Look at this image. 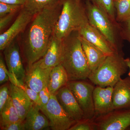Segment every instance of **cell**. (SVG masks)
<instances>
[{
	"label": "cell",
	"instance_id": "1",
	"mask_svg": "<svg viewBox=\"0 0 130 130\" xmlns=\"http://www.w3.org/2000/svg\"><path fill=\"white\" fill-rule=\"evenodd\" d=\"M63 1L47 6L34 15L20 34L19 42L26 71L46 53L61 12Z\"/></svg>",
	"mask_w": 130,
	"mask_h": 130
},
{
	"label": "cell",
	"instance_id": "2",
	"mask_svg": "<svg viewBox=\"0 0 130 130\" xmlns=\"http://www.w3.org/2000/svg\"><path fill=\"white\" fill-rule=\"evenodd\" d=\"M61 64L66 71L69 81L86 80L91 71L85 54L78 31L63 40Z\"/></svg>",
	"mask_w": 130,
	"mask_h": 130
},
{
	"label": "cell",
	"instance_id": "3",
	"mask_svg": "<svg viewBox=\"0 0 130 130\" xmlns=\"http://www.w3.org/2000/svg\"><path fill=\"white\" fill-rule=\"evenodd\" d=\"M85 7L76 0H63L60 15L53 35L63 40L72 32L78 31L88 23Z\"/></svg>",
	"mask_w": 130,
	"mask_h": 130
},
{
	"label": "cell",
	"instance_id": "4",
	"mask_svg": "<svg viewBox=\"0 0 130 130\" xmlns=\"http://www.w3.org/2000/svg\"><path fill=\"white\" fill-rule=\"evenodd\" d=\"M125 59L122 52L108 55L101 64L91 72L88 79L95 86L114 87L128 71Z\"/></svg>",
	"mask_w": 130,
	"mask_h": 130
},
{
	"label": "cell",
	"instance_id": "5",
	"mask_svg": "<svg viewBox=\"0 0 130 130\" xmlns=\"http://www.w3.org/2000/svg\"><path fill=\"white\" fill-rule=\"evenodd\" d=\"M85 7L91 25L106 38L116 52H122L117 42L118 24L113 22L106 12L88 0H86Z\"/></svg>",
	"mask_w": 130,
	"mask_h": 130
},
{
	"label": "cell",
	"instance_id": "6",
	"mask_svg": "<svg viewBox=\"0 0 130 130\" xmlns=\"http://www.w3.org/2000/svg\"><path fill=\"white\" fill-rule=\"evenodd\" d=\"M67 86L72 92L83 110L84 118L93 119L95 117L93 92L95 85L85 80L70 81Z\"/></svg>",
	"mask_w": 130,
	"mask_h": 130
},
{
	"label": "cell",
	"instance_id": "7",
	"mask_svg": "<svg viewBox=\"0 0 130 130\" xmlns=\"http://www.w3.org/2000/svg\"><path fill=\"white\" fill-rule=\"evenodd\" d=\"M48 119L53 130H69L76 123L62 108L55 95L51 94L46 105L40 108Z\"/></svg>",
	"mask_w": 130,
	"mask_h": 130
},
{
	"label": "cell",
	"instance_id": "8",
	"mask_svg": "<svg viewBox=\"0 0 130 130\" xmlns=\"http://www.w3.org/2000/svg\"><path fill=\"white\" fill-rule=\"evenodd\" d=\"M94 130H127L130 126V108L113 109L93 119Z\"/></svg>",
	"mask_w": 130,
	"mask_h": 130
},
{
	"label": "cell",
	"instance_id": "9",
	"mask_svg": "<svg viewBox=\"0 0 130 130\" xmlns=\"http://www.w3.org/2000/svg\"><path fill=\"white\" fill-rule=\"evenodd\" d=\"M3 51L9 73L20 82L25 83L26 71L24 66L19 42L15 39Z\"/></svg>",
	"mask_w": 130,
	"mask_h": 130
},
{
	"label": "cell",
	"instance_id": "10",
	"mask_svg": "<svg viewBox=\"0 0 130 130\" xmlns=\"http://www.w3.org/2000/svg\"><path fill=\"white\" fill-rule=\"evenodd\" d=\"M32 15L23 7L15 21L6 30L0 35V50L3 51L23 32L33 18Z\"/></svg>",
	"mask_w": 130,
	"mask_h": 130
},
{
	"label": "cell",
	"instance_id": "11",
	"mask_svg": "<svg viewBox=\"0 0 130 130\" xmlns=\"http://www.w3.org/2000/svg\"><path fill=\"white\" fill-rule=\"evenodd\" d=\"M55 95L62 108L72 119L77 122L84 118L83 110L67 85L60 89Z\"/></svg>",
	"mask_w": 130,
	"mask_h": 130
},
{
	"label": "cell",
	"instance_id": "12",
	"mask_svg": "<svg viewBox=\"0 0 130 130\" xmlns=\"http://www.w3.org/2000/svg\"><path fill=\"white\" fill-rule=\"evenodd\" d=\"M52 68H42L38 61L26 70L25 84L32 90L39 93L44 87L47 86Z\"/></svg>",
	"mask_w": 130,
	"mask_h": 130
},
{
	"label": "cell",
	"instance_id": "13",
	"mask_svg": "<svg viewBox=\"0 0 130 130\" xmlns=\"http://www.w3.org/2000/svg\"><path fill=\"white\" fill-rule=\"evenodd\" d=\"M113 86H95L93 92L94 118L113 110Z\"/></svg>",
	"mask_w": 130,
	"mask_h": 130
},
{
	"label": "cell",
	"instance_id": "14",
	"mask_svg": "<svg viewBox=\"0 0 130 130\" xmlns=\"http://www.w3.org/2000/svg\"><path fill=\"white\" fill-rule=\"evenodd\" d=\"M81 36L107 55L116 52L108 41L96 29L88 23L78 31Z\"/></svg>",
	"mask_w": 130,
	"mask_h": 130
},
{
	"label": "cell",
	"instance_id": "15",
	"mask_svg": "<svg viewBox=\"0 0 130 130\" xmlns=\"http://www.w3.org/2000/svg\"><path fill=\"white\" fill-rule=\"evenodd\" d=\"M112 109L130 108V77L121 78L114 86Z\"/></svg>",
	"mask_w": 130,
	"mask_h": 130
},
{
	"label": "cell",
	"instance_id": "16",
	"mask_svg": "<svg viewBox=\"0 0 130 130\" xmlns=\"http://www.w3.org/2000/svg\"><path fill=\"white\" fill-rule=\"evenodd\" d=\"M62 49L63 40L57 38L53 35L46 53L38 60L40 67L43 68H53L60 64Z\"/></svg>",
	"mask_w": 130,
	"mask_h": 130
},
{
	"label": "cell",
	"instance_id": "17",
	"mask_svg": "<svg viewBox=\"0 0 130 130\" xmlns=\"http://www.w3.org/2000/svg\"><path fill=\"white\" fill-rule=\"evenodd\" d=\"M9 95L21 120H23L32 106V102L23 90L10 82Z\"/></svg>",
	"mask_w": 130,
	"mask_h": 130
},
{
	"label": "cell",
	"instance_id": "18",
	"mask_svg": "<svg viewBox=\"0 0 130 130\" xmlns=\"http://www.w3.org/2000/svg\"><path fill=\"white\" fill-rule=\"evenodd\" d=\"M34 102L23 120L25 130H42L50 127L48 119Z\"/></svg>",
	"mask_w": 130,
	"mask_h": 130
},
{
	"label": "cell",
	"instance_id": "19",
	"mask_svg": "<svg viewBox=\"0 0 130 130\" xmlns=\"http://www.w3.org/2000/svg\"><path fill=\"white\" fill-rule=\"evenodd\" d=\"M79 36L82 47L91 72L101 64L108 55L80 35Z\"/></svg>",
	"mask_w": 130,
	"mask_h": 130
},
{
	"label": "cell",
	"instance_id": "20",
	"mask_svg": "<svg viewBox=\"0 0 130 130\" xmlns=\"http://www.w3.org/2000/svg\"><path fill=\"white\" fill-rule=\"evenodd\" d=\"M68 75L61 64L53 67L49 75L47 87L51 94L55 95L60 89L67 85Z\"/></svg>",
	"mask_w": 130,
	"mask_h": 130
},
{
	"label": "cell",
	"instance_id": "21",
	"mask_svg": "<svg viewBox=\"0 0 130 130\" xmlns=\"http://www.w3.org/2000/svg\"><path fill=\"white\" fill-rule=\"evenodd\" d=\"M0 114L1 126L22 120L13 106L10 96L5 106L0 111Z\"/></svg>",
	"mask_w": 130,
	"mask_h": 130
},
{
	"label": "cell",
	"instance_id": "22",
	"mask_svg": "<svg viewBox=\"0 0 130 130\" xmlns=\"http://www.w3.org/2000/svg\"><path fill=\"white\" fill-rule=\"evenodd\" d=\"M116 20L123 23L130 18V0H115Z\"/></svg>",
	"mask_w": 130,
	"mask_h": 130
},
{
	"label": "cell",
	"instance_id": "23",
	"mask_svg": "<svg viewBox=\"0 0 130 130\" xmlns=\"http://www.w3.org/2000/svg\"><path fill=\"white\" fill-rule=\"evenodd\" d=\"M61 0H26L23 8L32 15H35L49 5Z\"/></svg>",
	"mask_w": 130,
	"mask_h": 130
},
{
	"label": "cell",
	"instance_id": "24",
	"mask_svg": "<svg viewBox=\"0 0 130 130\" xmlns=\"http://www.w3.org/2000/svg\"><path fill=\"white\" fill-rule=\"evenodd\" d=\"M91 3L106 12L112 20L118 24L116 20L115 0H88Z\"/></svg>",
	"mask_w": 130,
	"mask_h": 130
},
{
	"label": "cell",
	"instance_id": "25",
	"mask_svg": "<svg viewBox=\"0 0 130 130\" xmlns=\"http://www.w3.org/2000/svg\"><path fill=\"white\" fill-rule=\"evenodd\" d=\"M9 81L12 83L14 84L15 85L23 90L26 94L28 95L29 97L30 98L32 102L38 105L40 108L41 106V101L38 93L32 90L30 88L28 87L25 83H23L19 81L15 78L12 76L10 73L9 74Z\"/></svg>",
	"mask_w": 130,
	"mask_h": 130
},
{
	"label": "cell",
	"instance_id": "26",
	"mask_svg": "<svg viewBox=\"0 0 130 130\" xmlns=\"http://www.w3.org/2000/svg\"><path fill=\"white\" fill-rule=\"evenodd\" d=\"M24 6L0 2V17L16 13L23 7Z\"/></svg>",
	"mask_w": 130,
	"mask_h": 130
},
{
	"label": "cell",
	"instance_id": "27",
	"mask_svg": "<svg viewBox=\"0 0 130 130\" xmlns=\"http://www.w3.org/2000/svg\"><path fill=\"white\" fill-rule=\"evenodd\" d=\"M69 130H94L93 119H82L76 122Z\"/></svg>",
	"mask_w": 130,
	"mask_h": 130
},
{
	"label": "cell",
	"instance_id": "28",
	"mask_svg": "<svg viewBox=\"0 0 130 130\" xmlns=\"http://www.w3.org/2000/svg\"><path fill=\"white\" fill-rule=\"evenodd\" d=\"M9 72L6 66L5 60L1 55L0 56V84L1 85L9 81Z\"/></svg>",
	"mask_w": 130,
	"mask_h": 130
},
{
	"label": "cell",
	"instance_id": "29",
	"mask_svg": "<svg viewBox=\"0 0 130 130\" xmlns=\"http://www.w3.org/2000/svg\"><path fill=\"white\" fill-rule=\"evenodd\" d=\"M10 96L9 85H4L0 88V111L5 106Z\"/></svg>",
	"mask_w": 130,
	"mask_h": 130
},
{
	"label": "cell",
	"instance_id": "30",
	"mask_svg": "<svg viewBox=\"0 0 130 130\" xmlns=\"http://www.w3.org/2000/svg\"><path fill=\"white\" fill-rule=\"evenodd\" d=\"M121 24L120 26L121 37L130 43V18Z\"/></svg>",
	"mask_w": 130,
	"mask_h": 130
},
{
	"label": "cell",
	"instance_id": "31",
	"mask_svg": "<svg viewBox=\"0 0 130 130\" xmlns=\"http://www.w3.org/2000/svg\"><path fill=\"white\" fill-rule=\"evenodd\" d=\"M38 94L41 104V107L44 106L48 102L51 95L49 90L47 86L44 87L42 90L40 91Z\"/></svg>",
	"mask_w": 130,
	"mask_h": 130
},
{
	"label": "cell",
	"instance_id": "32",
	"mask_svg": "<svg viewBox=\"0 0 130 130\" xmlns=\"http://www.w3.org/2000/svg\"><path fill=\"white\" fill-rule=\"evenodd\" d=\"M2 130H25L23 121L10 123L1 126Z\"/></svg>",
	"mask_w": 130,
	"mask_h": 130
},
{
	"label": "cell",
	"instance_id": "33",
	"mask_svg": "<svg viewBox=\"0 0 130 130\" xmlns=\"http://www.w3.org/2000/svg\"><path fill=\"white\" fill-rule=\"evenodd\" d=\"M10 13L5 16L0 17V31H2L8 25L11 21L15 13Z\"/></svg>",
	"mask_w": 130,
	"mask_h": 130
},
{
	"label": "cell",
	"instance_id": "34",
	"mask_svg": "<svg viewBox=\"0 0 130 130\" xmlns=\"http://www.w3.org/2000/svg\"><path fill=\"white\" fill-rule=\"evenodd\" d=\"M26 0H0V2L24 6Z\"/></svg>",
	"mask_w": 130,
	"mask_h": 130
},
{
	"label": "cell",
	"instance_id": "35",
	"mask_svg": "<svg viewBox=\"0 0 130 130\" xmlns=\"http://www.w3.org/2000/svg\"><path fill=\"white\" fill-rule=\"evenodd\" d=\"M125 63L128 67V68L129 69V72L128 73V76L130 77V58H128L125 59Z\"/></svg>",
	"mask_w": 130,
	"mask_h": 130
},
{
	"label": "cell",
	"instance_id": "36",
	"mask_svg": "<svg viewBox=\"0 0 130 130\" xmlns=\"http://www.w3.org/2000/svg\"><path fill=\"white\" fill-rule=\"evenodd\" d=\"M76 1L78 2H81V0H76Z\"/></svg>",
	"mask_w": 130,
	"mask_h": 130
},
{
	"label": "cell",
	"instance_id": "37",
	"mask_svg": "<svg viewBox=\"0 0 130 130\" xmlns=\"http://www.w3.org/2000/svg\"><path fill=\"white\" fill-rule=\"evenodd\" d=\"M127 130H130V126H129V128L127 129Z\"/></svg>",
	"mask_w": 130,
	"mask_h": 130
}]
</instances>
